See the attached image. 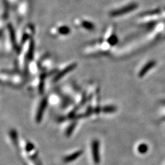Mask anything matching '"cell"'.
I'll use <instances>...</instances> for the list:
<instances>
[{"label": "cell", "mask_w": 165, "mask_h": 165, "mask_svg": "<svg viewBox=\"0 0 165 165\" xmlns=\"http://www.w3.org/2000/svg\"><path fill=\"white\" fill-rule=\"evenodd\" d=\"M92 156H94V160L95 163H98L100 161L99 157V146L98 143L97 141H94L92 144Z\"/></svg>", "instance_id": "obj_1"}, {"label": "cell", "mask_w": 165, "mask_h": 165, "mask_svg": "<svg viewBox=\"0 0 165 165\" xmlns=\"http://www.w3.org/2000/svg\"><path fill=\"white\" fill-rule=\"evenodd\" d=\"M135 7L136 6H133V5L127 6V7H125L122 9H119L117 10H114V11L112 12L111 13V15L112 16H119V15L124 14L126 12H128L131 11L132 10L134 9V8H135Z\"/></svg>", "instance_id": "obj_2"}, {"label": "cell", "mask_w": 165, "mask_h": 165, "mask_svg": "<svg viewBox=\"0 0 165 165\" xmlns=\"http://www.w3.org/2000/svg\"><path fill=\"white\" fill-rule=\"evenodd\" d=\"M76 67V64H71L70 66H69L68 67H67L66 68H65L64 69H63L62 71H61L58 75L56 77V80H59L62 77H63L64 75H65L66 74H67V73H69L70 71H72L73 69H74Z\"/></svg>", "instance_id": "obj_3"}, {"label": "cell", "mask_w": 165, "mask_h": 165, "mask_svg": "<svg viewBox=\"0 0 165 165\" xmlns=\"http://www.w3.org/2000/svg\"><path fill=\"white\" fill-rule=\"evenodd\" d=\"M45 106H46V100H44L42 101V102L41 103V105L40 106V108H39V109L38 111V113H37V121H40L41 117H42V113H43V111H44L45 109Z\"/></svg>", "instance_id": "obj_4"}, {"label": "cell", "mask_w": 165, "mask_h": 165, "mask_svg": "<svg viewBox=\"0 0 165 165\" xmlns=\"http://www.w3.org/2000/svg\"><path fill=\"white\" fill-rule=\"evenodd\" d=\"M80 152H76V153L74 154H72L71 155L67 157L65 159V161L67 162H72V161H73L74 160H75V159H76L77 158H78V157L80 156Z\"/></svg>", "instance_id": "obj_5"}, {"label": "cell", "mask_w": 165, "mask_h": 165, "mask_svg": "<svg viewBox=\"0 0 165 165\" xmlns=\"http://www.w3.org/2000/svg\"><path fill=\"white\" fill-rule=\"evenodd\" d=\"M154 65V63H153V62H151L150 63H149V64H148V66H146L144 67V68L141 71V72H140V75H143L146 73V72L148 71L149 69H151V67H152Z\"/></svg>", "instance_id": "obj_6"}]
</instances>
